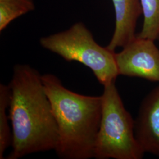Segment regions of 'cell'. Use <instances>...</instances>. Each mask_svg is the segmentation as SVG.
I'll return each mask as SVG.
<instances>
[{
  "label": "cell",
  "instance_id": "obj_10",
  "mask_svg": "<svg viewBox=\"0 0 159 159\" xmlns=\"http://www.w3.org/2000/svg\"><path fill=\"white\" fill-rule=\"evenodd\" d=\"M34 9L33 0H0V31L18 17Z\"/></svg>",
  "mask_w": 159,
  "mask_h": 159
},
{
  "label": "cell",
  "instance_id": "obj_1",
  "mask_svg": "<svg viewBox=\"0 0 159 159\" xmlns=\"http://www.w3.org/2000/svg\"><path fill=\"white\" fill-rule=\"evenodd\" d=\"M41 76L28 64L14 67L8 108L12 151L7 159H20L57 148L58 127Z\"/></svg>",
  "mask_w": 159,
  "mask_h": 159
},
{
  "label": "cell",
  "instance_id": "obj_9",
  "mask_svg": "<svg viewBox=\"0 0 159 159\" xmlns=\"http://www.w3.org/2000/svg\"><path fill=\"white\" fill-rule=\"evenodd\" d=\"M144 21L141 32L137 35L150 40L159 39V0H140Z\"/></svg>",
  "mask_w": 159,
  "mask_h": 159
},
{
  "label": "cell",
  "instance_id": "obj_6",
  "mask_svg": "<svg viewBox=\"0 0 159 159\" xmlns=\"http://www.w3.org/2000/svg\"><path fill=\"white\" fill-rule=\"evenodd\" d=\"M135 123V135L144 152L159 157V85L143 100Z\"/></svg>",
  "mask_w": 159,
  "mask_h": 159
},
{
  "label": "cell",
  "instance_id": "obj_7",
  "mask_svg": "<svg viewBox=\"0 0 159 159\" xmlns=\"http://www.w3.org/2000/svg\"><path fill=\"white\" fill-rule=\"evenodd\" d=\"M116 23L111 40L107 47L114 51L123 48L136 37L137 21L143 13L140 0H112Z\"/></svg>",
  "mask_w": 159,
  "mask_h": 159
},
{
  "label": "cell",
  "instance_id": "obj_5",
  "mask_svg": "<svg viewBox=\"0 0 159 159\" xmlns=\"http://www.w3.org/2000/svg\"><path fill=\"white\" fill-rule=\"evenodd\" d=\"M115 54L119 75L159 83V49L154 40L136 35Z\"/></svg>",
  "mask_w": 159,
  "mask_h": 159
},
{
  "label": "cell",
  "instance_id": "obj_8",
  "mask_svg": "<svg viewBox=\"0 0 159 159\" xmlns=\"http://www.w3.org/2000/svg\"><path fill=\"white\" fill-rule=\"evenodd\" d=\"M11 90L10 85L0 84V159H4L6 150L11 146L12 130L8 124Z\"/></svg>",
  "mask_w": 159,
  "mask_h": 159
},
{
  "label": "cell",
  "instance_id": "obj_4",
  "mask_svg": "<svg viewBox=\"0 0 159 159\" xmlns=\"http://www.w3.org/2000/svg\"><path fill=\"white\" fill-rule=\"evenodd\" d=\"M41 46L65 60L77 61L90 68L104 87L115 83L119 75L115 52L100 46L82 23L70 29L41 38Z\"/></svg>",
  "mask_w": 159,
  "mask_h": 159
},
{
  "label": "cell",
  "instance_id": "obj_2",
  "mask_svg": "<svg viewBox=\"0 0 159 159\" xmlns=\"http://www.w3.org/2000/svg\"><path fill=\"white\" fill-rule=\"evenodd\" d=\"M41 77L58 127L55 150L58 156L63 159L94 158L102 117V96L71 91L54 74Z\"/></svg>",
  "mask_w": 159,
  "mask_h": 159
},
{
  "label": "cell",
  "instance_id": "obj_3",
  "mask_svg": "<svg viewBox=\"0 0 159 159\" xmlns=\"http://www.w3.org/2000/svg\"><path fill=\"white\" fill-rule=\"evenodd\" d=\"M116 83V82H115ZM115 83L104 87L102 112L94 148L96 159H142L135 123L125 109Z\"/></svg>",
  "mask_w": 159,
  "mask_h": 159
}]
</instances>
